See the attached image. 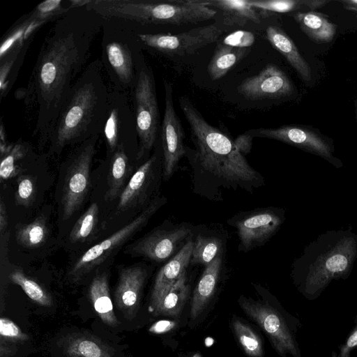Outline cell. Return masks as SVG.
<instances>
[{
	"mask_svg": "<svg viewBox=\"0 0 357 357\" xmlns=\"http://www.w3.org/2000/svg\"><path fill=\"white\" fill-rule=\"evenodd\" d=\"M103 21L86 6L72 9L56 20L45 38L22 92L25 105L36 108L34 133L40 140H49L72 86L84 69Z\"/></svg>",
	"mask_w": 357,
	"mask_h": 357,
	"instance_id": "cell-1",
	"label": "cell"
},
{
	"mask_svg": "<svg viewBox=\"0 0 357 357\" xmlns=\"http://www.w3.org/2000/svg\"><path fill=\"white\" fill-rule=\"evenodd\" d=\"M100 59L88 64L72 86L50 135V149L60 152L102 134L109 86Z\"/></svg>",
	"mask_w": 357,
	"mask_h": 357,
	"instance_id": "cell-2",
	"label": "cell"
},
{
	"mask_svg": "<svg viewBox=\"0 0 357 357\" xmlns=\"http://www.w3.org/2000/svg\"><path fill=\"white\" fill-rule=\"evenodd\" d=\"M357 258V235L351 230H331L308 244L293 264L298 290L310 301L319 297L334 280L347 279Z\"/></svg>",
	"mask_w": 357,
	"mask_h": 357,
	"instance_id": "cell-3",
	"label": "cell"
},
{
	"mask_svg": "<svg viewBox=\"0 0 357 357\" xmlns=\"http://www.w3.org/2000/svg\"><path fill=\"white\" fill-rule=\"evenodd\" d=\"M179 104L190 126L201 167L232 185L259 186L262 177L238 151L234 141L206 121L188 98L181 97Z\"/></svg>",
	"mask_w": 357,
	"mask_h": 357,
	"instance_id": "cell-4",
	"label": "cell"
},
{
	"mask_svg": "<svg viewBox=\"0 0 357 357\" xmlns=\"http://www.w3.org/2000/svg\"><path fill=\"white\" fill-rule=\"evenodd\" d=\"M86 8L104 19H121L141 26L196 24L211 20L217 14L204 0H91Z\"/></svg>",
	"mask_w": 357,
	"mask_h": 357,
	"instance_id": "cell-5",
	"label": "cell"
},
{
	"mask_svg": "<svg viewBox=\"0 0 357 357\" xmlns=\"http://www.w3.org/2000/svg\"><path fill=\"white\" fill-rule=\"evenodd\" d=\"M102 33L100 59L109 88L131 96L145 65L135 25L121 19H104Z\"/></svg>",
	"mask_w": 357,
	"mask_h": 357,
	"instance_id": "cell-6",
	"label": "cell"
},
{
	"mask_svg": "<svg viewBox=\"0 0 357 357\" xmlns=\"http://www.w3.org/2000/svg\"><path fill=\"white\" fill-rule=\"evenodd\" d=\"M244 312L266 333L273 347L282 357H302L296 335L300 321L268 304L241 296Z\"/></svg>",
	"mask_w": 357,
	"mask_h": 357,
	"instance_id": "cell-7",
	"label": "cell"
},
{
	"mask_svg": "<svg viewBox=\"0 0 357 357\" xmlns=\"http://www.w3.org/2000/svg\"><path fill=\"white\" fill-rule=\"evenodd\" d=\"M132 107L139 139L137 159L149 153L158 139L160 114L155 85L151 70L146 66L139 72L132 93Z\"/></svg>",
	"mask_w": 357,
	"mask_h": 357,
	"instance_id": "cell-8",
	"label": "cell"
},
{
	"mask_svg": "<svg viewBox=\"0 0 357 357\" xmlns=\"http://www.w3.org/2000/svg\"><path fill=\"white\" fill-rule=\"evenodd\" d=\"M166 202L164 197L154 198L139 215L109 237L93 245L79 257L70 271L74 279H79L100 264L111 253L144 227L150 218Z\"/></svg>",
	"mask_w": 357,
	"mask_h": 357,
	"instance_id": "cell-9",
	"label": "cell"
},
{
	"mask_svg": "<svg viewBox=\"0 0 357 357\" xmlns=\"http://www.w3.org/2000/svg\"><path fill=\"white\" fill-rule=\"evenodd\" d=\"M130 96L110 89L108 109L102 135L107 151L112 155L123 146L128 153L130 145L139 148L133 107Z\"/></svg>",
	"mask_w": 357,
	"mask_h": 357,
	"instance_id": "cell-10",
	"label": "cell"
},
{
	"mask_svg": "<svg viewBox=\"0 0 357 357\" xmlns=\"http://www.w3.org/2000/svg\"><path fill=\"white\" fill-rule=\"evenodd\" d=\"M135 25L142 47L179 56L193 54L215 42L222 34V30L215 24L195 28L178 34L142 32Z\"/></svg>",
	"mask_w": 357,
	"mask_h": 357,
	"instance_id": "cell-11",
	"label": "cell"
},
{
	"mask_svg": "<svg viewBox=\"0 0 357 357\" xmlns=\"http://www.w3.org/2000/svg\"><path fill=\"white\" fill-rule=\"evenodd\" d=\"M98 138L96 136L81 143L70 158L61 199L64 219H68L79 208L87 194Z\"/></svg>",
	"mask_w": 357,
	"mask_h": 357,
	"instance_id": "cell-12",
	"label": "cell"
},
{
	"mask_svg": "<svg viewBox=\"0 0 357 357\" xmlns=\"http://www.w3.org/2000/svg\"><path fill=\"white\" fill-rule=\"evenodd\" d=\"M245 134L253 137L275 139L318 155L336 168L342 167V161L334 155L331 139L319 130L303 126H283L277 128L250 130Z\"/></svg>",
	"mask_w": 357,
	"mask_h": 357,
	"instance_id": "cell-13",
	"label": "cell"
},
{
	"mask_svg": "<svg viewBox=\"0 0 357 357\" xmlns=\"http://www.w3.org/2000/svg\"><path fill=\"white\" fill-rule=\"evenodd\" d=\"M284 220V212L273 207L244 212L235 220L240 247L249 251L264 244L280 229Z\"/></svg>",
	"mask_w": 357,
	"mask_h": 357,
	"instance_id": "cell-14",
	"label": "cell"
},
{
	"mask_svg": "<svg viewBox=\"0 0 357 357\" xmlns=\"http://www.w3.org/2000/svg\"><path fill=\"white\" fill-rule=\"evenodd\" d=\"M165 113L161 126V145L163 156L162 176L169 179L180 160L185 153L184 132L173 103L171 83L165 81Z\"/></svg>",
	"mask_w": 357,
	"mask_h": 357,
	"instance_id": "cell-15",
	"label": "cell"
},
{
	"mask_svg": "<svg viewBox=\"0 0 357 357\" xmlns=\"http://www.w3.org/2000/svg\"><path fill=\"white\" fill-rule=\"evenodd\" d=\"M191 229L186 225H176L154 230L129 248V253L155 261H163L176 254L187 241Z\"/></svg>",
	"mask_w": 357,
	"mask_h": 357,
	"instance_id": "cell-16",
	"label": "cell"
},
{
	"mask_svg": "<svg viewBox=\"0 0 357 357\" xmlns=\"http://www.w3.org/2000/svg\"><path fill=\"white\" fill-rule=\"evenodd\" d=\"M237 89L244 98L257 100L284 98L290 96L294 89L280 68L268 65L258 75L246 78Z\"/></svg>",
	"mask_w": 357,
	"mask_h": 357,
	"instance_id": "cell-17",
	"label": "cell"
},
{
	"mask_svg": "<svg viewBox=\"0 0 357 357\" xmlns=\"http://www.w3.org/2000/svg\"><path fill=\"white\" fill-rule=\"evenodd\" d=\"M146 277V269L140 266L128 267L120 272L114 301L128 319L136 315Z\"/></svg>",
	"mask_w": 357,
	"mask_h": 357,
	"instance_id": "cell-18",
	"label": "cell"
},
{
	"mask_svg": "<svg viewBox=\"0 0 357 357\" xmlns=\"http://www.w3.org/2000/svg\"><path fill=\"white\" fill-rule=\"evenodd\" d=\"M193 241L188 239L182 248L163 266L156 275L151 291L149 307L185 273L190 264Z\"/></svg>",
	"mask_w": 357,
	"mask_h": 357,
	"instance_id": "cell-19",
	"label": "cell"
},
{
	"mask_svg": "<svg viewBox=\"0 0 357 357\" xmlns=\"http://www.w3.org/2000/svg\"><path fill=\"white\" fill-rule=\"evenodd\" d=\"M158 160V156L154 153L136 170L120 195L119 211L134 206L141 199L144 200L153 181Z\"/></svg>",
	"mask_w": 357,
	"mask_h": 357,
	"instance_id": "cell-20",
	"label": "cell"
},
{
	"mask_svg": "<svg viewBox=\"0 0 357 357\" xmlns=\"http://www.w3.org/2000/svg\"><path fill=\"white\" fill-rule=\"evenodd\" d=\"M222 258L218 256L205 266L194 289L190 305V321H195L203 312L213 298L221 271Z\"/></svg>",
	"mask_w": 357,
	"mask_h": 357,
	"instance_id": "cell-21",
	"label": "cell"
},
{
	"mask_svg": "<svg viewBox=\"0 0 357 357\" xmlns=\"http://www.w3.org/2000/svg\"><path fill=\"white\" fill-rule=\"evenodd\" d=\"M266 33L271 45L285 57L304 82H309L312 78L310 67L291 38L276 26H268Z\"/></svg>",
	"mask_w": 357,
	"mask_h": 357,
	"instance_id": "cell-22",
	"label": "cell"
},
{
	"mask_svg": "<svg viewBox=\"0 0 357 357\" xmlns=\"http://www.w3.org/2000/svg\"><path fill=\"white\" fill-rule=\"evenodd\" d=\"M293 17L305 34L316 43H330L336 34V24L321 13L315 11L297 12Z\"/></svg>",
	"mask_w": 357,
	"mask_h": 357,
	"instance_id": "cell-23",
	"label": "cell"
},
{
	"mask_svg": "<svg viewBox=\"0 0 357 357\" xmlns=\"http://www.w3.org/2000/svg\"><path fill=\"white\" fill-rule=\"evenodd\" d=\"M63 351L68 357H112L115 353L114 348L99 338L81 333L67 337Z\"/></svg>",
	"mask_w": 357,
	"mask_h": 357,
	"instance_id": "cell-24",
	"label": "cell"
},
{
	"mask_svg": "<svg viewBox=\"0 0 357 357\" xmlns=\"http://www.w3.org/2000/svg\"><path fill=\"white\" fill-rule=\"evenodd\" d=\"M186 273L174 282L155 302L149 307L155 315L177 316L183 310L190 294Z\"/></svg>",
	"mask_w": 357,
	"mask_h": 357,
	"instance_id": "cell-25",
	"label": "cell"
},
{
	"mask_svg": "<svg viewBox=\"0 0 357 357\" xmlns=\"http://www.w3.org/2000/svg\"><path fill=\"white\" fill-rule=\"evenodd\" d=\"M92 305L104 324L116 327L119 321L115 316L109 295L107 275L104 273L93 278L89 289Z\"/></svg>",
	"mask_w": 357,
	"mask_h": 357,
	"instance_id": "cell-26",
	"label": "cell"
},
{
	"mask_svg": "<svg viewBox=\"0 0 357 357\" xmlns=\"http://www.w3.org/2000/svg\"><path fill=\"white\" fill-rule=\"evenodd\" d=\"M208 6L222 11L225 23L243 26L248 21L259 23L261 15L248 0H207Z\"/></svg>",
	"mask_w": 357,
	"mask_h": 357,
	"instance_id": "cell-27",
	"label": "cell"
},
{
	"mask_svg": "<svg viewBox=\"0 0 357 357\" xmlns=\"http://www.w3.org/2000/svg\"><path fill=\"white\" fill-rule=\"evenodd\" d=\"M248 48L233 47L224 43L220 44L208 65L207 71L213 80L225 76L248 53Z\"/></svg>",
	"mask_w": 357,
	"mask_h": 357,
	"instance_id": "cell-28",
	"label": "cell"
},
{
	"mask_svg": "<svg viewBox=\"0 0 357 357\" xmlns=\"http://www.w3.org/2000/svg\"><path fill=\"white\" fill-rule=\"evenodd\" d=\"M130 158L123 146L110 155L107 197L114 199L121 190L129 171Z\"/></svg>",
	"mask_w": 357,
	"mask_h": 357,
	"instance_id": "cell-29",
	"label": "cell"
},
{
	"mask_svg": "<svg viewBox=\"0 0 357 357\" xmlns=\"http://www.w3.org/2000/svg\"><path fill=\"white\" fill-rule=\"evenodd\" d=\"M29 44L15 48L0 57V90L1 97L6 96L13 85Z\"/></svg>",
	"mask_w": 357,
	"mask_h": 357,
	"instance_id": "cell-30",
	"label": "cell"
},
{
	"mask_svg": "<svg viewBox=\"0 0 357 357\" xmlns=\"http://www.w3.org/2000/svg\"><path fill=\"white\" fill-rule=\"evenodd\" d=\"M231 326L238 344L247 356L250 357L264 356L261 339L248 324L238 317H235L232 319Z\"/></svg>",
	"mask_w": 357,
	"mask_h": 357,
	"instance_id": "cell-31",
	"label": "cell"
},
{
	"mask_svg": "<svg viewBox=\"0 0 357 357\" xmlns=\"http://www.w3.org/2000/svg\"><path fill=\"white\" fill-rule=\"evenodd\" d=\"M47 227L43 217H38L29 224L19 225L15 231L17 243L23 247L36 248L45 243Z\"/></svg>",
	"mask_w": 357,
	"mask_h": 357,
	"instance_id": "cell-32",
	"label": "cell"
},
{
	"mask_svg": "<svg viewBox=\"0 0 357 357\" xmlns=\"http://www.w3.org/2000/svg\"><path fill=\"white\" fill-rule=\"evenodd\" d=\"M31 151L30 145L22 140L11 143L8 150L1 155L0 178L7 180L15 176L21 170L19 163Z\"/></svg>",
	"mask_w": 357,
	"mask_h": 357,
	"instance_id": "cell-33",
	"label": "cell"
},
{
	"mask_svg": "<svg viewBox=\"0 0 357 357\" xmlns=\"http://www.w3.org/2000/svg\"><path fill=\"white\" fill-rule=\"evenodd\" d=\"M222 242L215 236L198 235L193 241L191 265L207 266L220 255Z\"/></svg>",
	"mask_w": 357,
	"mask_h": 357,
	"instance_id": "cell-34",
	"label": "cell"
},
{
	"mask_svg": "<svg viewBox=\"0 0 357 357\" xmlns=\"http://www.w3.org/2000/svg\"><path fill=\"white\" fill-rule=\"evenodd\" d=\"M10 280L19 285L33 301L43 306H52L50 294L38 283L26 276L22 271L15 270L9 275Z\"/></svg>",
	"mask_w": 357,
	"mask_h": 357,
	"instance_id": "cell-35",
	"label": "cell"
},
{
	"mask_svg": "<svg viewBox=\"0 0 357 357\" xmlns=\"http://www.w3.org/2000/svg\"><path fill=\"white\" fill-rule=\"evenodd\" d=\"M98 206L93 203L77 220L69 238L72 243L85 241L93 232L98 222Z\"/></svg>",
	"mask_w": 357,
	"mask_h": 357,
	"instance_id": "cell-36",
	"label": "cell"
},
{
	"mask_svg": "<svg viewBox=\"0 0 357 357\" xmlns=\"http://www.w3.org/2000/svg\"><path fill=\"white\" fill-rule=\"evenodd\" d=\"M248 2L261 12L288 13L303 6V0H248Z\"/></svg>",
	"mask_w": 357,
	"mask_h": 357,
	"instance_id": "cell-37",
	"label": "cell"
},
{
	"mask_svg": "<svg viewBox=\"0 0 357 357\" xmlns=\"http://www.w3.org/2000/svg\"><path fill=\"white\" fill-rule=\"evenodd\" d=\"M36 185L32 177L20 176L17 182V190L15 192V202L17 205L30 206L35 198Z\"/></svg>",
	"mask_w": 357,
	"mask_h": 357,
	"instance_id": "cell-38",
	"label": "cell"
},
{
	"mask_svg": "<svg viewBox=\"0 0 357 357\" xmlns=\"http://www.w3.org/2000/svg\"><path fill=\"white\" fill-rule=\"evenodd\" d=\"M1 339L10 342H22L29 339V336L10 319L1 317L0 319Z\"/></svg>",
	"mask_w": 357,
	"mask_h": 357,
	"instance_id": "cell-39",
	"label": "cell"
},
{
	"mask_svg": "<svg viewBox=\"0 0 357 357\" xmlns=\"http://www.w3.org/2000/svg\"><path fill=\"white\" fill-rule=\"evenodd\" d=\"M255 35L252 32L236 31L227 36L223 40V43L233 47L248 48L255 43Z\"/></svg>",
	"mask_w": 357,
	"mask_h": 357,
	"instance_id": "cell-40",
	"label": "cell"
},
{
	"mask_svg": "<svg viewBox=\"0 0 357 357\" xmlns=\"http://www.w3.org/2000/svg\"><path fill=\"white\" fill-rule=\"evenodd\" d=\"M354 324L345 342L338 347V354L333 352L332 357H351V351L357 347V315L354 319Z\"/></svg>",
	"mask_w": 357,
	"mask_h": 357,
	"instance_id": "cell-41",
	"label": "cell"
},
{
	"mask_svg": "<svg viewBox=\"0 0 357 357\" xmlns=\"http://www.w3.org/2000/svg\"><path fill=\"white\" fill-rule=\"evenodd\" d=\"M176 323L169 320H160L151 326L149 331L153 334H162L174 328Z\"/></svg>",
	"mask_w": 357,
	"mask_h": 357,
	"instance_id": "cell-42",
	"label": "cell"
},
{
	"mask_svg": "<svg viewBox=\"0 0 357 357\" xmlns=\"http://www.w3.org/2000/svg\"><path fill=\"white\" fill-rule=\"evenodd\" d=\"M252 139L251 136L245 133L234 141L236 149L243 155L250 152L252 146Z\"/></svg>",
	"mask_w": 357,
	"mask_h": 357,
	"instance_id": "cell-43",
	"label": "cell"
},
{
	"mask_svg": "<svg viewBox=\"0 0 357 357\" xmlns=\"http://www.w3.org/2000/svg\"><path fill=\"white\" fill-rule=\"evenodd\" d=\"M8 226V216L6 206L3 202L0 203V231L1 234L4 232Z\"/></svg>",
	"mask_w": 357,
	"mask_h": 357,
	"instance_id": "cell-44",
	"label": "cell"
},
{
	"mask_svg": "<svg viewBox=\"0 0 357 357\" xmlns=\"http://www.w3.org/2000/svg\"><path fill=\"white\" fill-rule=\"evenodd\" d=\"M329 1L328 0H303V6L308 8L310 11H314L323 7Z\"/></svg>",
	"mask_w": 357,
	"mask_h": 357,
	"instance_id": "cell-45",
	"label": "cell"
},
{
	"mask_svg": "<svg viewBox=\"0 0 357 357\" xmlns=\"http://www.w3.org/2000/svg\"><path fill=\"white\" fill-rule=\"evenodd\" d=\"M340 1L346 10L357 13V0H341Z\"/></svg>",
	"mask_w": 357,
	"mask_h": 357,
	"instance_id": "cell-46",
	"label": "cell"
},
{
	"mask_svg": "<svg viewBox=\"0 0 357 357\" xmlns=\"http://www.w3.org/2000/svg\"><path fill=\"white\" fill-rule=\"evenodd\" d=\"M13 351H14L12 349L9 348L8 345L4 346L3 343L1 342L0 345V356L1 357H8L13 354Z\"/></svg>",
	"mask_w": 357,
	"mask_h": 357,
	"instance_id": "cell-47",
	"label": "cell"
},
{
	"mask_svg": "<svg viewBox=\"0 0 357 357\" xmlns=\"http://www.w3.org/2000/svg\"><path fill=\"white\" fill-rule=\"evenodd\" d=\"M192 357H202L201 354L199 352H195L192 356Z\"/></svg>",
	"mask_w": 357,
	"mask_h": 357,
	"instance_id": "cell-48",
	"label": "cell"
},
{
	"mask_svg": "<svg viewBox=\"0 0 357 357\" xmlns=\"http://www.w3.org/2000/svg\"><path fill=\"white\" fill-rule=\"evenodd\" d=\"M356 119H357V104L356 105Z\"/></svg>",
	"mask_w": 357,
	"mask_h": 357,
	"instance_id": "cell-49",
	"label": "cell"
}]
</instances>
